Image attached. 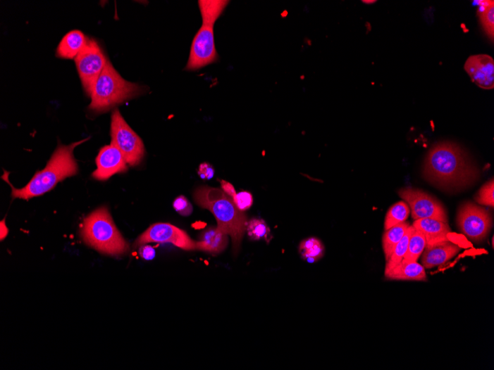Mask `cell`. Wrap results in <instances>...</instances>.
<instances>
[{"label": "cell", "mask_w": 494, "mask_h": 370, "mask_svg": "<svg viewBox=\"0 0 494 370\" xmlns=\"http://www.w3.org/2000/svg\"><path fill=\"white\" fill-rule=\"evenodd\" d=\"M424 174L427 181L440 189L456 190L473 184L478 172L458 145L442 142L428 152Z\"/></svg>", "instance_id": "6da1fadb"}, {"label": "cell", "mask_w": 494, "mask_h": 370, "mask_svg": "<svg viewBox=\"0 0 494 370\" xmlns=\"http://www.w3.org/2000/svg\"><path fill=\"white\" fill-rule=\"evenodd\" d=\"M194 198L202 209L214 215L217 227L230 236L233 253L237 255L247 231L248 219L245 214L237 208L233 199L221 189L199 187L194 191Z\"/></svg>", "instance_id": "7a4b0ae2"}, {"label": "cell", "mask_w": 494, "mask_h": 370, "mask_svg": "<svg viewBox=\"0 0 494 370\" xmlns=\"http://www.w3.org/2000/svg\"><path fill=\"white\" fill-rule=\"evenodd\" d=\"M88 139L73 143L68 146L59 145L43 170L37 172L33 179L25 187L12 189L13 198L28 200L41 196L52 190L58 182L67 177L77 174L78 165L73 156V151Z\"/></svg>", "instance_id": "3957f363"}, {"label": "cell", "mask_w": 494, "mask_h": 370, "mask_svg": "<svg viewBox=\"0 0 494 370\" xmlns=\"http://www.w3.org/2000/svg\"><path fill=\"white\" fill-rule=\"evenodd\" d=\"M83 241L99 253L111 256H123L130 245L118 230L106 207H102L87 217L81 229Z\"/></svg>", "instance_id": "277c9868"}, {"label": "cell", "mask_w": 494, "mask_h": 370, "mask_svg": "<svg viewBox=\"0 0 494 370\" xmlns=\"http://www.w3.org/2000/svg\"><path fill=\"white\" fill-rule=\"evenodd\" d=\"M144 91L142 87L129 82L119 75L108 60L94 87L89 109L96 113L107 112Z\"/></svg>", "instance_id": "5b68a950"}, {"label": "cell", "mask_w": 494, "mask_h": 370, "mask_svg": "<svg viewBox=\"0 0 494 370\" xmlns=\"http://www.w3.org/2000/svg\"><path fill=\"white\" fill-rule=\"evenodd\" d=\"M111 135V144L123 153L127 164L130 167L140 165L145 155L143 141L118 110L112 113Z\"/></svg>", "instance_id": "8992f818"}, {"label": "cell", "mask_w": 494, "mask_h": 370, "mask_svg": "<svg viewBox=\"0 0 494 370\" xmlns=\"http://www.w3.org/2000/svg\"><path fill=\"white\" fill-rule=\"evenodd\" d=\"M107 62L106 56L94 39H88L83 49L75 58L84 90L89 97Z\"/></svg>", "instance_id": "52a82bcc"}, {"label": "cell", "mask_w": 494, "mask_h": 370, "mask_svg": "<svg viewBox=\"0 0 494 370\" xmlns=\"http://www.w3.org/2000/svg\"><path fill=\"white\" fill-rule=\"evenodd\" d=\"M457 221L459 231L474 243L483 241L493 224L490 213L471 202L459 207Z\"/></svg>", "instance_id": "ba28073f"}, {"label": "cell", "mask_w": 494, "mask_h": 370, "mask_svg": "<svg viewBox=\"0 0 494 370\" xmlns=\"http://www.w3.org/2000/svg\"><path fill=\"white\" fill-rule=\"evenodd\" d=\"M398 194L409 205L414 220L433 219L447 223V215L443 205L424 191L407 187L399 190Z\"/></svg>", "instance_id": "9c48e42d"}, {"label": "cell", "mask_w": 494, "mask_h": 370, "mask_svg": "<svg viewBox=\"0 0 494 370\" xmlns=\"http://www.w3.org/2000/svg\"><path fill=\"white\" fill-rule=\"evenodd\" d=\"M149 243H170L185 250H198L197 241L188 234L170 224H156L145 231L134 243V248Z\"/></svg>", "instance_id": "30bf717a"}, {"label": "cell", "mask_w": 494, "mask_h": 370, "mask_svg": "<svg viewBox=\"0 0 494 370\" xmlns=\"http://www.w3.org/2000/svg\"><path fill=\"white\" fill-rule=\"evenodd\" d=\"M214 27L202 25L192 41L186 69L197 70L217 61Z\"/></svg>", "instance_id": "8fae6325"}, {"label": "cell", "mask_w": 494, "mask_h": 370, "mask_svg": "<svg viewBox=\"0 0 494 370\" xmlns=\"http://www.w3.org/2000/svg\"><path fill=\"white\" fill-rule=\"evenodd\" d=\"M96 161L97 169L92 176L98 181H107L113 175L124 173L128 169L123 153L112 144L101 148Z\"/></svg>", "instance_id": "7c38bea8"}, {"label": "cell", "mask_w": 494, "mask_h": 370, "mask_svg": "<svg viewBox=\"0 0 494 370\" xmlns=\"http://www.w3.org/2000/svg\"><path fill=\"white\" fill-rule=\"evenodd\" d=\"M464 69L471 81L484 90H492L494 87V60L486 54L474 55L469 57Z\"/></svg>", "instance_id": "4fadbf2b"}, {"label": "cell", "mask_w": 494, "mask_h": 370, "mask_svg": "<svg viewBox=\"0 0 494 370\" xmlns=\"http://www.w3.org/2000/svg\"><path fill=\"white\" fill-rule=\"evenodd\" d=\"M460 250L461 248L450 241L426 246L421 259L423 266L424 269H431L443 264L454 258Z\"/></svg>", "instance_id": "5bb4252c"}, {"label": "cell", "mask_w": 494, "mask_h": 370, "mask_svg": "<svg viewBox=\"0 0 494 370\" xmlns=\"http://www.w3.org/2000/svg\"><path fill=\"white\" fill-rule=\"evenodd\" d=\"M412 227L424 234L426 246L450 241L448 235L452 233L451 229L447 223L444 222L433 219H420L415 220Z\"/></svg>", "instance_id": "9a60e30c"}, {"label": "cell", "mask_w": 494, "mask_h": 370, "mask_svg": "<svg viewBox=\"0 0 494 370\" xmlns=\"http://www.w3.org/2000/svg\"><path fill=\"white\" fill-rule=\"evenodd\" d=\"M228 235L215 227H209L204 229L199 236L197 241L198 250L218 255L228 245Z\"/></svg>", "instance_id": "2e32d148"}, {"label": "cell", "mask_w": 494, "mask_h": 370, "mask_svg": "<svg viewBox=\"0 0 494 370\" xmlns=\"http://www.w3.org/2000/svg\"><path fill=\"white\" fill-rule=\"evenodd\" d=\"M388 279L403 281H426L427 276L423 265L416 262H401L390 272L385 274Z\"/></svg>", "instance_id": "e0dca14e"}, {"label": "cell", "mask_w": 494, "mask_h": 370, "mask_svg": "<svg viewBox=\"0 0 494 370\" xmlns=\"http://www.w3.org/2000/svg\"><path fill=\"white\" fill-rule=\"evenodd\" d=\"M88 39L80 31L68 33L59 43L56 55L59 58L72 59L76 58L85 47Z\"/></svg>", "instance_id": "ac0fdd59"}, {"label": "cell", "mask_w": 494, "mask_h": 370, "mask_svg": "<svg viewBox=\"0 0 494 370\" xmlns=\"http://www.w3.org/2000/svg\"><path fill=\"white\" fill-rule=\"evenodd\" d=\"M409 227V223L404 222V223L396 225L385 231L383 236V248L386 261L390 259L395 248Z\"/></svg>", "instance_id": "d6986e66"}, {"label": "cell", "mask_w": 494, "mask_h": 370, "mask_svg": "<svg viewBox=\"0 0 494 370\" xmlns=\"http://www.w3.org/2000/svg\"><path fill=\"white\" fill-rule=\"evenodd\" d=\"M229 3V1H223V0H211V1H209V0L202 1V0L199 1L203 25L214 27V23Z\"/></svg>", "instance_id": "ffe728a7"}, {"label": "cell", "mask_w": 494, "mask_h": 370, "mask_svg": "<svg viewBox=\"0 0 494 370\" xmlns=\"http://www.w3.org/2000/svg\"><path fill=\"white\" fill-rule=\"evenodd\" d=\"M299 253L309 263L320 260L324 255L325 248L322 242L316 238H309L299 245Z\"/></svg>", "instance_id": "44dd1931"}, {"label": "cell", "mask_w": 494, "mask_h": 370, "mask_svg": "<svg viewBox=\"0 0 494 370\" xmlns=\"http://www.w3.org/2000/svg\"><path fill=\"white\" fill-rule=\"evenodd\" d=\"M427 245L424 234L412 227L407 253L402 262H416L421 256Z\"/></svg>", "instance_id": "7402d4cb"}, {"label": "cell", "mask_w": 494, "mask_h": 370, "mask_svg": "<svg viewBox=\"0 0 494 370\" xmlns=\"http://www.w3.org/2000/svg\"><path fill=\"white\" fill-rule=\"evenodd\" d=\"M410 208L406 202H398L393 205L388 211L384 224L385 230L404 223L408 219Z\"/></svg>", "instance_id": "603a6c76"}, {"label": "cell", "mask_w": 494, "mask_h": 370, "mask_svg": "<svg viewBox=\"0 0 494 370\" xmlns=\"http://www.w3.org/2000/svg\"><path fill=\"white\" fill-rule=\"evenodd\" d=\"M246 233L253 241L264 240L268 243L272 240L271 230L262 219L253 218L248 221Z\"/></svg>", "instance_id": "cb8c5ba5"}, {"label": "cell", "mask_w": 494, "mask_h": 370, "mask_svg": "<svg viewBox=\"0 0 494 370\" xmlns=\"http://www.w3.org/2000/svg\"><path fill=\"white\" fill-rule=\"evenodd\" d=\"M412 231V227L410 226L407 229L406 234H404V236H402L401 241L395 248L393 254L391 256L390 259H389L387 261L385 274L393 270L396 265H397L402 261L404 257H405L407 253Z\"/></svg>", "instance_id": "d4e9b609"}, {"label": "cell", "mask_w": 494, "mask_h": 370, "mask_svg": "<svg viewBox=\"0 0 494 370\" xmlns=\"http://www.w3.org/2000/svg\"><path fill=\"white\" fill-rule=\"evenodd\" d=\"M481 9L478 18L484 32L493 41L494 37V3L493 1L480 2Z\"/></svg>", "instance_id": "484cf974"}, {"label": "cell", "mask_w": 494, "mask_h": 370, "mask_svg": "<svg viewBox=\"0 0 494 370\" xmlns=\"http://www.w3.org/2000/svg\"><path fill=\"white\" fill-rule=\"evenodd\" d=\"M475 200L477 203L493 207L494 205V184L493 180L487 182L478 191L475 196Z\"/></svg>", "instance_id": "4316f807"}, {"label": "cell", "mask_w": 494, "mask_h": 370, "mask_svg": "<svg viewBox=\"0 0 494 370\" xmlns=\"http://www.w3.org/2000/svg\"><path fill=\"white\" fill-rule=\"evenodd\" d=\"M237 208L241 212L249 210L253 204V197L249 191H240L233 198Z\"/></svg>", "instance_id": "83f0119b"}, {"label": "cell", "mask_w": 494, "mask_h": 370, "mask_svg": "<svg viewBox=\"0 0 494 370\" xmlns=\"http://www.w3.org/2000/svg\"><path fill=\"white\" fill-rule=\"evenodd\" d=\"M173 208L176 212L183 217H188L193 212L192 205L185 196L177 197L173 202Z\"/></svg>", "instance_id": "f1b7e54d"}, {"label": "cell", "mask_w": 494, "mask_h": 370, "mask_svg": "<svg viewBox=\"0 0 494 370\" xmlns=\"http://www.w3.org/2000/svg\"><path fill=\"white\" fill-rule=\"evenodd\" d=\"M198 174L201 179L204 180H211L214 177L215 170L208 162H203V164L199 166Z\"/></svg>", "instance_id": "f546056e"}, {"label": "cell", "mask_w": 494, "mask_h": 370, "mask_svg": "<svg viewBox=\"0 0 494 370\" xmlns=\"http://www.w3.org/2000/svg\"><path fill=\"white\" fill-rule=\"evenodd\" d=\"M139 253L140 257L147 261L153 260L156 257L155 248L147 244L140 246Z\"/></svg>", "instance_id": "4dcf8cb0"}, {"label": "cell", "mask_w": 494, "mask_h": 370, "mask_svg": "<svg viewBox=\"0 0 494 370\" xmlns=\"http://www.w3.org/2000/svg\"><path fill=\"white\" fill-rule=\"evenodd\" d=\"M220 183H221V190L224 192V193L227 194L228 196L233 198L237 193L236 190H235V187L233 186V185L232 184H230L226 181H223V180L221 181Z\"/></svg>", "instance_id": "1f68e13d"}, {"label": "cell", "mask_w": 494, "mask_h": 370, "mask_svg": "<svg viewBox=\"0 0 494 370\" xmlns=\"http://www.w3.org/2000/svg\"><path fill=\"white\" fill-rule=\"evenodd\" d=\"M0 227H1V241H3L7 236L8 234V229L6 225V222L5 220H2L1 223H0Z\"/></svg>", "instance_id": "d6a6232c"}, {"label": "cell", "mask_w": 494, "mask_h": 370, "mask_svg": "<svg viewBox=\"0 0 494 370\" xmlns=\"http://www.w3.org/2000/svg\"><path fill=\"white\" fill-rule=\"evenodd\" d=\"M374 2H376V1H364V3H365V4H373Z\"/></svg>", "instance_id": "836d02e7"}]
</instances>
